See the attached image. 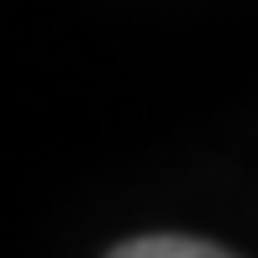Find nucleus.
Here are the masks:
<instances>
[{
	"label": "nucleus",
	"mask_w": 258,
	"mask_h": 258,
	"mask_svg": "<svg viewBox=\"0 0 258 258\" xmlns=\"http://www.w3.org/2000/svg\"><path fill=\"white\" fill-rule=\"evenodd\" d=\"M111 253H116V258H221V248H216V242H201V237H174V232L116 242Z\"/></svg>",
	"instance_id": "f257e3e1"
}]
</instances>
